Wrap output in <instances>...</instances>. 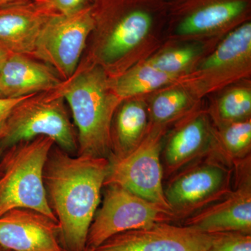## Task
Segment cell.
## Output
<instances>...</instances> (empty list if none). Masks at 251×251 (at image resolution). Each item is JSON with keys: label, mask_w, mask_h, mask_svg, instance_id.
Listing matches in <instances>:
<instances>
[{"label": "cell", "mask_w": 251, "mask_h": 251, "mask_svg": "<svg viewBox=\"0 0 251 251\" xmlns=\"http://www.w3.org/2000/svg\"><path fill=\"white\" fill-rule=\"evenodd\" d=\"M60 85L29 96L13 109L0 136V156L16 144L41 136L50 138L70 154L77 151L76 129L68 113Z\"/></svg>", "instance_id": "cell-5"}, {"label": "cell", "mask_w": 251, "mask_h": 251, "mask_svg": "<svg viewBox=\"0 0 251 251\" xmlns=\"http://www.w3.org/2000/svg\"><path fill=\"white\" fill-rule=\"evenodd\" d=\"M52 16H67L89 7L94 0H31Z\"/></svg>", "instance_id": "cell-25"}, {"label": "cell", "mask_w": 251, "mask_h": 251, "mask_svg": "<svg viewBox=\"0 0 251 251\" xmlns=\"http://www.w3.org/2000/svg\"><path fill=\"white\" fill-rule=\"evenodd\" d=\"M149 126L148 96L122 100L112 120L110 156L122 157L133 151L143 141Z\"/></svg>", "instance_id": "cell-18"}, {"label": "cell", "mask_w": 251, "mask_h": 251, "mask_svg": "<svg viewBox=\"0 0 251 251\" xmlns=\"http://www.w3.org/2000/svg\"><path fill=\"white\" fill-rule=\"evenodd\" d=\"M52 17L31 0L0 6V49L31 57L43 28Z\"/></svg>", "instance_id": "cell-16"}, {"label": "cell", "mask_w": 251, "mask_h": 251, "mask_svg": "<svg viewBox=\"0 0 251 251\" xmlns=\"http://www.w3.org/2000/svg\"><path fill=\"white\" fill-rule=\"evenodd\" d=\"M60 89L76 128L77 155L110 158L112 120L122 100L112 90L106 73L81 60Z\"/></svg>", "instance_id": "cell-3"}, {"label": "cell", "mask_w": 251, "mask_h": 251, "mask_svg": "<svg viewBox=\"0 0 251 251\" xmlns=\"http://www.w3.org/2000/svg\"><path fill=\"white\" fill-rule=\"evenodd\" d=\"M177 221L171 209L146 201L125 188L106 186L102 205L97 209L89 229L87 247L96 249L112 237L126 231L157 223Z\"/></svg>", "instance_id": "cell-10"}, {"label": "cell", "mask_w": 251, "mask_h": 251, "mask_svg": "<svg viewBox=\"0 0 251 251\" xmlns=\"http://www.w3.org/2000/svg\"><path fill=\"white\" fill-rule=\"evenodd\" d=\"M251 21L222 38L191 72L175 83L198 100L251 77Z\"/></svg>", "instance_id": "cell-7"}, {"label": "cell", "mask_w": 251, "mask_h": 251, "mask_svg": "<svg viewBox=\"0 0 251 251\" xmlns=\"http://www.w3.org/2000/svg\"><path fill=\"white\" fill-rule=\"evenodd\" d=\"M251 118L214 126L212 152L233 167L251 156Z\"/></svg>", "instance_id": "cell-22"}, {"label": "cell", "mask_w": 251, "mask_h": 251, "mask_svg": "<svg viewBox=\"0 0 251 251\" xmlns=\"http://www.w3.org/2000/svg\"><path fill=\"white\" fill-rule=\"evenodd\" d=\"M169 1L94 0L93 29L81 60L119 76L166 43Z\"/></svg>", "instance_id": "cell-1"}, {"label": "cell", "mask_w": 251, "mask_h": 251, "mask_svg": "<svg viewBox=\"0 0 251 251\" xmlns=\"http://www.w3.org/2000/svg\"><path fill=\"white\" fill-rule=\"evenodd\" d=\"M251 156L234 163L231 192L211 205L184 220L183 226L206 234H251Z\"/></svg>", "instance_id": "cell-12"}, {"label": "cell", "mask_w": 251, "mask_h": 251, "mask_svg": "<svg viewBox=\"0 0 251 251\" xmlns=\"http://www.w3.org/2000/svg\"><path fill=\"white\" fill-rule=\"evenodd\" d=\"M5 98L17 99L55 90L63 80L57 72L30 56L9 54L0 63Z\"/></svg>", "instance_id": "cell-17"}, {"label": "cell", "mask_w": 251, "mask_h": 251, "mask_svg": "<svg viewBox=\"0 0 251 251\" xmlns=\"http://www.w3.org/2000/svg\"><path fill=\"white\" fill-rule=\"evenodd\" d=\"M207 112L215 127L251 118V82L225 91Z\"/></svg>", "instance_id": "cell-23"}, {"label": "cell", "mask_w": 251, "mask_h": 251, "mask_svg": "<svg viewBox=\"0 0 251 251\" xmlns=\"http://www.w3.org/2000/svg\"><path fill=\"white\" fill-rule=\"evenodd\" d=\"M0 98H5L4 92H3L2 85H1V80H0Z\"/></svg>", "instance_id": "cell-29"}, {"label": "cell", "mask_w": 251, "mask_h": 251, "mask_svg": "<svg viewBox=\"0 0 251 251\" xmlns=\"http://www.w3.org/2000/svg\"><path fill=\"white\" fill-rule=\"evenodd\" d=\"M0 246L11 251H66L59 239L58 222L26 208L0 216Z\"/></svg>", "instance_id": "cell-15"}, {"label": "cell", "mask_w": 251, "mask_h": 251, "mask_svg": "<svg viewBox=\"0 0 251 251\" xmlns=\"http://www.w3.org/2000/svg\"><path fill=\"white\" fill-rule=\"evenodd\" d=\"M0 251H11L8 250V249H5V248L1 247V246H0Z\"/></svg>", "instance_id": "cell-30"}, {"label": "cell", "mask_w": 251, "mask_h": 251, "mask_svg": "<svg viewBox=\"0 0 251 251\" xmlns=\"http://www.w3.org/2000/svg\"><path fill=\"white\" fill-rule=\"evenodd\" d=\"M166 1H173V0H166Z\"/></svg>", "instance_id": "cell-32"}, {"label": "cell", "mask_w": 251, "mask_h": 251, "mask_svg": "<svg viewBox=\"0 0 251 251\" xmlns=\"http://www.w3.org/2000/svg\"><path fill=\"white\" fill-rule=\"evenodd\" d=\"M29 96L17 99L0 98V136H1L4 126L6 125V122L9 118L10 114L12 112L13 109L21 100L25 99L26 97H29Z\"/></svg>", "instance_id": "cell-26"}, {"label": "cell", "mask_w": 251, "mask_h": 251, "mask_svg": "<svg viewBox=\"0 0 251 251\" xmlns=\"http://www.w3.org/2000/svg\"><path fill=\"white\" fill-rule=\"evenodd\" d=\"M179 77L166 74L145 62L138 63L115 77H110L112 90L120 100L153 94L177 82Z\"/></svg>", "instance_id": "cell-20"}, {"label": "cell", "mask_w": 251, "mask_h": 251, "mask_svg": "<svg viewBox=\"0 0 251 251\" xmlns=\"http://www.w3.org/2000/svg\"><path fill=\"white\" fill-rule=\"evenodd\" d=\"M214 126L207 110L198 108L175 123L162 150L163 174L171 177L212 151Z\"/></svg>", "instance_id": "cell-14"}, {"label": "cell", "mask_w": 251, "mask_h": 251, "mask_svg": "<svg viewBox=\"0 0 251 251\" xmlns=\"http://www.w3.org/2000/svg\"><path fill=\"white\" fill-rule=\"evenodd\" d=\"M109 164L108 158L72 156L59 148L50 152L44 168V186L66 251H85L87 247Z\"/></svg>", "instance_id": "cell-2"}, {"label": "cell", "mask_w": 251, "mask_h": 251, "mask_svg": "<svg viewBox=\"0 0 251 251\" xmlns=\"http://www.w3.org/2000/svg\"><path fill=\"white\" fill-rule=\"evenodd\" d=\"M233 183V167L211 151L171 176L165 197L177 221L185 220L227 196Z\"/></svg>", "instance_id": "cell-8"}, {"label": "cell", "mask_w": 251, "mask_h": 251, "mask_svg": "<svg viewBox=\"0 0 251 251\" xmlns=\"http://www.w3.org/2000/svg\"><path fill=\"white\" fill-rule=\"evenodd\" d=\"M212 234L173 223H157L112 236L93 251H208Z\"/></svg>", "instance_id": "cell-13"}, {"label": "cell", "mask_w": 251, "mask_h": 251, "mask_svg": "<svg viewBox=\"0 0 251 251\" xmlns=\"http://www.w3.org/2000/svg\"><path fill=\"white\" fill-rule=\"evenodd\" d=\"M92 5L74 14L52 16L45 25L31 57L52 68L63 81L75 74L93 29Z\"/></svg>", "instance_id": "cell-11"}, {"label": "cell", "mask_w": 251, "mask_h": 251, "mask_svg": "<svg viewBox=\"0 0 251 251\" xmlns=\"http://www.w3.org/2000/svg\"><path fill=\"white\" fill-rule=\"evenodd\" d=\"M53 140L41 136L16 144L0 156V216L11 209L26 208L54 221L44 181Z\"/></svg>", "instance_id": "cell-4"}, {"label": "cell", "mask_w": 251, "mask_h": 251, "mask_svg": "<svg viewBox=\"0 0 251 251\" xmlns=\"http://www.w3.org/2000/svg\"><path fill=\"white\" fill-rule=\"evenodd\" d=\"M148 96L150 125L168 127L177 122L198 105L199 100L187 89L177 83Z\"/></svg>", "instance_id": "cell-21"}, {"label": "cell", "mask_w": 251, "mask_h": 251, "mask_svg": "<svg viewBox=\"0 0 251 251\" xmlns=\"http://www.w3.org/2000/svg\"><path fill=\"white\" fill-rule=\"evenodd\" d=\"M211 234L208 251H251V234L232 232Z\"/></svg>", "instance_id": "cell-24"}, {"label": "cell", "mask_w": 251, "mask_h": 251, "mask_svg": "<svg viewBox=\"0 0 251 251\" xmlns=\"http://www.w3.org/2000/svg\"><path fill=\"white\" fill-rule=\"evenodd\" d=\"M8 54H9V53L0 49V63L2 62L4 60L5 58L7 57Z\"/></svg>", "instance_id": "cell-28"}, {"label": "cell", "mask_w": 251, "mask_h": 251, "mask_svg": "<svg viewBox=\"0 0 251 251\" xmlns=\"http://www.w3.org/2000/svg\"><path fill=\"white\" fill-rule=\"evenodd\" d=\"M216 44L206 41L168 43L143 62L180 78L191 72Z\"/></svg>", "instance_id": "cell-19"}, {"label": "cell", "mask_w": 251, "mask_h": 251, "mask_svg": "<svg viewBox=\"0 0 251 251\" xmlns=\"http://www.w3.org/2000/svg\"><path fill=\"white\" fill-rule=\"evenodd\" d=\"M166 133L167 127L150 125L143 141L133 151L122 157L110 156L104 186L116 185L171 210L165 197L161 162Z\"/></svg>", "instance_id": "cell-9"}, {"label": "cell", "mask_w": 251, "mask_h": 251, "mask_svg": "<svg viewBox=\"0 0 251 251\" xmlns=\"http://www.w3.org/2000/svg\"><path fill=\"white\" fill-rule=\"evenodd\" d=\"M251 21V0H173L169 1L166 43H218Z\"/></svg>", "instance_id": "cell-6"}, {"label": "cell", "mask_w": 251, "mask_h": 251, "mask_svg": "<svg viewBox=\"0 0 251 251\" xmlns=\"http://www.w3.org/2000/svg\"><path fill=\"white\" fill-rule=\"evenodd\" d=\"M29 1H31V0H0V6L23 4V3L28 2Z\"/></svg>", "instance_id": "cell-27"}, {"label": "cell", "mask_w": 251, "mask_h": 251, "mask_svg": "<svg viewBox=\"0 0 251 251\" xmlns=\"http://www.w3.org/2000/svg\"><path fill=\"white\" fill-rule=\"evenodd\" d=\"M94 249H92V248L90 247H86L85 251H93Z\"/></svg>", "instance_id": "cell-31"}]
</instances>
